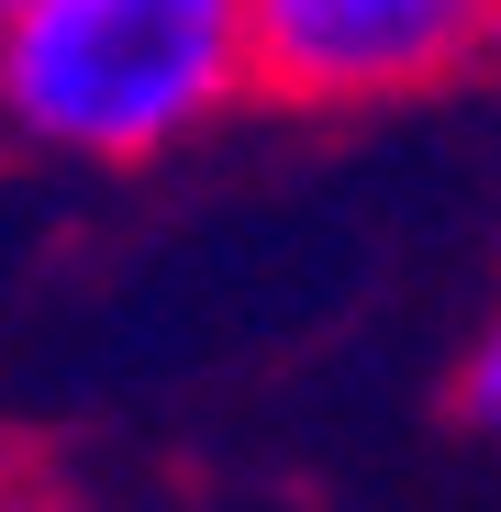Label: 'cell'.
<instances>
[{
	"instance_id": "cell-1",
	"label": "cell",
	"mask_w": 501,
	"mask_h": 512,
	"mask_svg": "<svg viewBox=\"0 0 501 512\" xmlns=\"http://www.w3.org/2000/svg\"><path fill=\"white\" fill-rule=\"evenodd\" d=\"M257 90L234 0H0V123L67 156H156Z\"/></svg>"
},
{
	"instance_id": "cell-2",
	"label": "cell",
	"mask_w": 501,
	"mask_h": 512,
	"mask_svg": "<svg viewBox=\"0 0 501 512\" xmlns=\"http://www.w3.org/2000/svg\"><path fill=\"white\" fill-rule=\"evenodd\" d=\"M245 45H257V90L279 101H379L479 56L490 12L479 0H245Z\"/></svg>"
},
{
	"instance_id": "cell-3",
	"label": "cell",
	"mask_w": 501,
	"mask_h": 512,
	"mask_svg": "<svg viewBox=\"0 0 501 512\" xmlns=\"http://www.w3.org/2000/svg\"><path fill=\"white\" fill-rule=\"evenodd\" d=\"M457 401H468L479 423H501V312H490V334L468 346V379H457Z\"/></svg>"
}]
</instances>
